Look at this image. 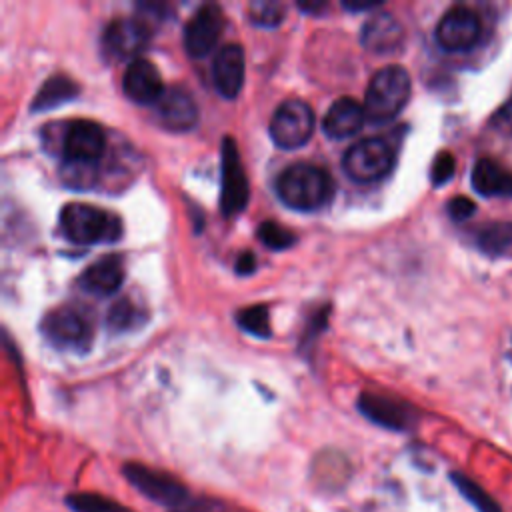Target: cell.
Segmentation results:
<instances>
[{
    "instance_id": "6da1fadb",
    "label": "cell",
    "mask_w": 512,
    "mask_h": 512,
    "mask_svg": "<svg viewBox=\"0 0 512 512\" xmlns=\"http://www.w3.org/2000/svg\"><path fill=\"white\" fill-rule=\"evenodd\" d=\"M334 192L330 174L316 164H292L276 180L278 198L294 210H318Z\"/></svg>"
},
{
    "instance_id": "7a4b0ae2",
    "label": "cell",
    "mask_w": 512,
    "mask_h": 512,
    "mask_svg": "<svg viewBox=\"0 0 512 512\" xmlns=\"http://www.w3.org/2000/svg\"><path fill=\"white\" fill-rule=\"evenodd\" d=\"M410 74L396 64L384 66L374 72L368 82L364 110L366 118L374 124H384L398 116L410 98Z\"/></svg>"
},
{
    "instance_id": "3957f363",
    "label": "cell",
    "mask_w": 512,
    "mask_h": 512,
    "mask_svg": "<svg viewBox=\"0 0 512 512\" xmlns=\"http://www.w3.org/2000/svg\"><path fill=\"white\" fill-rule=\"evenodd\" d=\"M62 234L74 244L114 242L122 234V224L116 214L92 204L70 202L60 212Z\"/></svg>"
},
{
    "instance_id": "277c9868",
    "label": "cell",
    "mask_w": 512,
    "mask_h": 512,
    "mask_svg": "<svg viewBox=\"0 0 512 512\" xmlns=\"http://www.w3.org/2000/svg\"><path fill=\"white\" fill-rule=\"evenodd\" d=\"M42 332L56 348L72 352H86L94 338L90 320L78 308L68 304H62L44 316Z\"/></svg>"
},
{
    "instance_id": "5b68a950",
    "label": "cell",
    "mask_w": 512,
    "mask_h": 512,
    "mask_svg": "<svg viewBox=\"0 0 512 512\" xmlns=\"http://www.w3.org/2000/svg\"><path fill=\"white\" fill-rule=\"evenodd\" d=\"M394 166V150L384 138H364L350 146L342 158L344 172L356 182H376Z\"/></svg>"
},
{
    "instance_id": "8992f818",
    "label": "cell",
    "mask_w": 512,
    "mask_h": 512,
    "mask_svg": "<svg viewBox=\"0 0 512 512\" xmlns=\"http://www.w3.org/2000/svg\"><path fill=\"white\" fill-rule=\"evenodd\" d=\"M314 132L312 108L296 98L284 100L272 114L270 136L276 146L292 150L308 142Z\"/></svg>"
},
{
    "instance_id": "52a82bcc",
    "label": "cell",
    "mask_w": 512,
    "mask_h": 512,
    "mask_svg": "<svg viewBox=\"0 0 512 512\" xmlns=\"http://www.w3.org/2000/svg\"><path fill=\"white\" fill-rule=\"evenodd\" d=\"M250 188L240 154L230 136L222 140V190H220V208L224 216H234L242 212L248 204Z\"/></svg>"
},
{
    "instance_id": "ba28073f",
    "label": "cell",
    "mask_w": 512,
    "mask_h": 512,
    "mask_svg": "<svg viewBox=\"0 0 512 512\" xmlns=\"http://www.w3.org/2000/svg\"><path fill=\"white\" fill-rule=\"evenodd\" d=\"M482 34L480 18L468 6H452L444 12L436 26V42L448 52H464L472 48Z\"/></svg>"
},
{
    "instance_id": "9c48e42d",
    "label": "cell",
    "mask_w": 512,
    "mask_h": 512,
    "mask_svg": "<svg viewBox=\"0 0 512 512\" xmlns=\"http://www.w3.org/2000/svg\"><path fill=\"white\" fill-rule=\"evenodd\" d=\"M60 150L64 162L96 164L106 150V134L92 120H74L66 124Z\"/></svg>"
},
{
    "instance_id": "30bf717a",
    "label": "cell",
    "mask_w": 512,
    "mask_h": 512,
    "mask_svg": "<svg viewBox=\"0 0 512 512\" xmlns=\"http://www.w3.org/2000/svg\"><path fill=\"white\" fill-rule=\"evenodd\" d=\"M124 476L150 500L164 504V506H172L178 508L188 500V492L186 488L172 478L166 472H158L152 470L144 464H126L124 466Z\"/></svg>"
},
{
    "instance_id": "8fae6325",
    "label": "cell",
    "mask_w": 512,
    "mask_h": 512,
    "mask_svg": "<svg viewBox=\"0 0 512 512\" xmlns=\"http://www.w3.org/2000/svg\"><path fill=\"white\" fill-rule=\"evenodd\" d=\"M148 38L150 28L142 18H116L106 26L102 46L110 58L132 62L146 48Z\"/></svg>"
},
{
    "instance_id": "7c38bea8",
    "label": "cell",
    "mask_w": 512,
    "mask_h": 512,
    "mask_svg": "<svg viewBox=\"0 0 512 512\" xmlns=\"http://www.w3.org/2000/svg\"><path fill=\"white\" fill-rule=\"evenodd\" d=\"M224 28V14L218 4L200 6L184 26V48L190 56L202 58L218 44Z\"/></svg>"
},
{
    "instance_id": "4fadbf2b",
    "label": "cell",
    "mask_w": 512,
    "mask_h": 512,
    "mask_svg": "<svg viewBox=\"0 0 512 512\" xmlns=\"http://www.w3.org/2000/svg\"><path fill=\"white\" fill-rule=\"evenodd\" d=\"M122 90L136 104H156L166 88L156 66L150 60L136 58L122 76Z\"/></svg>"
},
{
    "instance_id": "5bb4252c",
    "label": "cell",
    "mask_w": 512,
    "mask_h": 512,
    "mask_svg": "<svg viewBox=\"0 0 512 512\" xmlns=\"http://www.w3.org/2000/svg\"><path fill=\"white\" fill-rule=\"evenodd\" d=\"M158 120L164 128L184 132L198 120V108L192 94L182 86H168L160 100L154 104Z\"/></svg>"
},
{
    "instance_id": "9a60e30c",
    "label": "cell",
    "mask_w": 512,
    "mask_h": 512,
    "mask_svg": "<svg viewBox=\"0 0 512 512\" xmlns=\"http://www.w3.org/2000/svg\"><path fill=\"white\" fill-rule=\"evenodd\" d=\"M244 50L240 44H224L212 62V80L220 96L236 98L244 86Z\"/></svg>"
},
{
    "instance_id": "2e32d148",
    "label": "cell",
    "mask_w": 512,
    "mask_h": 512,
    "mask_svg": "<svg viewBox=\"0 0 512 512\" xmlns=\"http://www.w3.org/2000/svg\"><path fill=\"white\" fill-rule=\"evenodd\" d=\"M402 40H404V30L390 12L372 14L362 24V30H360L362 46L376 54H388L398 50Z\"/></svg>"
},
{
    "instance_id": "e0dca14e",
    "label": "cell",
    "mask_w": 512,
    "mask_h": 512,
    "mask_svg": "<svg viewBox=\"0 0 512 512\" xmlns=\"http://www.w3.org/2000/svg\"><path fill=\"white\" fill-rule=\"evenodd\" d=\"M366 120L364 104L356 102L354 98L342 96L330 104L322 118V130L330 138H348L356 134Z\"/></svg>"
},
{
    "instance_id": "ac0fdd59",
    "label": "cell",
    "mask_w": 512,
    "mask_h": 512,
    "mask_svg": "<svg viewBox=\"0 0 512 512\" xmlns=\"http://www.w3.org/2000/svg\"><path fill=\"white\" fill-rule=\"evenodd\" d=\"M358 408L368 420L390 430H406L412 422V414L404 404L372 392H364L360 396Z\"/></svg>"
},
{
    "instance_id": "d6986e66",
    "label": "cell",
    "mask_w": 512,
    "mask_h": 512,
    "mask_svg": "<svg viewBox=\"0 0 512 512\" xmlns=\"http://www.w3.org/2000/svg\"><path fill=\"white\" fill-rule=\"evenodd\" d=\"M122 280H124L122 260L116 254H108L84 270L80 278V286L94 296H110L120 288Z\"/></svg>"
},
{
    "instance_id": "ffe728a7",
    "label": "cell",
    "mask_w": 512,
    "mask_h": 512,
    "mask_svg": "<svg viewBox=\"0 0 512 512\" xmlns=\"http://www.w3.org/2000/svg\"><path fill=\"white\" fill-rule=\"evenodd\" d=\"M470 180H472V188L480 196H496V194L512 192V178L496 160H490V158L476 160Z\"/></svg>"
},
{
    "instance_id": "44dd1931",
    "label": "cell",
    "mask_w": 512,
    "mask_h": 512,
    "mask_svg": "<svg viewBox=\"0 0 512 512\" xmlns=\"http://www.w3.org/2000/svg\"><path fill=\"white\" fill-rule=\"evenodd\" d=\"M76 94H78V86L68 76H50L48 80H44V84L36 92L30 108L34 112L50 110L72 100Z\"/></svg>"
},
{
    "instance_id": "7402d4cb",
    "label": "cell",
    "mask_w": 512,
    "mask_h": 512,
    "mask_svg": "<svg viewBox=\"0 0 512 512\" xmlns=\"http://www.w3.org/2000/svg\"><path fill=\"white\" fill-rule=\"evenodd\" d=\"M478 248L490 256L504 254L512 248V222H492L476 236Z\"/></svg>"
},
{
    "instance_id": "603a6c76",
    "label": "cell",
    "mask_w": 512,
    "mask_h": 512,
    "mask_svg": "<svg viewBox=\"0 0 512 512\" xmlns=\"http://www.w3.org/2000/svg\"><path fill=\"white\" fill-rule=\"evenodd\" d=\"M66 504L72 512H132L130 508L122 506L116 500L104 498L100 494H86V492L70 494L66 498Z\"/></svg>"
},
{
    "instance_id": "cb8c5ba5",
    "label": "cell",
    "mask_w": 512,
    "mask_h": 512,
    "mask_svg": "<svg viewBox=\"0 0 512 512\" xmlns=\"http://www.w3.org/2000/svg\"><path fill=\"white\" fill-rule=\"evenodd\" d=\"M452 482L460 490V494L478 510V512H502L500 506L492 500L488 492H484L476 482L466 478L464 474H452Z\"/></svg>"
},
{
    "instance_id": "d4e9b609",
    "label": "cell",
    "mask_w": 512,
    "mask_h": 512,
    "mask_svg": "<svg viewBox=\"0 0 512 512\" xmlns=\"http://www.w3.org/2000/svg\"><path fill=\"white\" fill-rule=\"evenodd\" d=\"M284 4L282 2H268V0H256L250 4L248 14L250 20L264 28H274L284 20Z\"/></svg>"
},
{
    "instance_id": "484cf974",
    "label": "cell",
    "mask_w": 512,
    "mask_h": 512,
    "mask_svg": "<svg viewBox=\"0 0 512 512\" xmlns=\"http://www.w3.org/2000/svg\"><path fill=\"white\" fill-rule=\"evenodd\" d=\"M238 324L242 326V330L266 338L270 336V320H268V308L266 306H248L242 312H238Z\"/></svg>"
},
{
    "instance_id": "4316f807",
    "label": "cell",
    "mask_w": 512,
    "mask_h": 512,
    "mask_svg": "<svg viewBox=\"0 0 512 512\" xmlns=\"http://www.w3.org/2000/svg\"><path fill=\"white\" fill-rule=\"evenodd\" d=\"M138 322V310L128 298L114 302L106 314V324L114 332H124Z\"/></svg>"
},
{
    "instance_id": "83f0119b",
    "label": "cell",
    "mask_w": 512,
    "mask_h": 512,
    "mask_svg": "<svg viewBox=\"0 0 512 512\" xmlns=\"http://www.w3.org/2000/svg\"><path fill=\"white\" fill-rule=\"evenodd\" d=\"M62 180L78 190L90 188L96 182V164H80V162H64L62 164Z\"/></svg>"
},
{
    "instance_id": "f1b7e54d",
    "label": "cell",
    "mask_w": 512,
    "mask_h": 512,
    "mask_svg": "<svg viewBox=\"0 0 512 512\" xmlns=\"http://www.w3.org/2000/svg\"><path fill=\"white\" fill-rule=\"evenodd\" d=\"M258 238L260 242L270 248V250H286L288 246L294 244V234L286 228H282L278 222H262L258 228Z\"/></svg>"
},
{
    "instance_id": "f546056e",
    "label": "cell",
    "mask_w": 512,
    "mask_h": 512,
    "mask_svg": "<svg viewBox=\"0 0 512 512\" xmlns=\"http://www.w3.org/2000/svg\"><path fill=\"white\" fill-rule=\"evenodd\" d=\"M456 170V160L450 152H440L436 158H434V164H432V170H430V178L434 182V186H442L446 184L452 174Z\"/></svg>"
},
{
    "instance_id": "4dcf8cb0",
    "label": "cell",
    "mask_w": 512,
    "mask_h": 512,
    "mask_svg": "<svg viewBox=\"0 0 512 512\" xmlns=\"http://www.w3.org/2000/svg\"><path fill=\"white\" fill-rule=\"evenodd\" d=\"M474 212H476V204H474L468 196H454V198L448 202V214H450V218L456 220V222L468 220Z\"/></svg>"
},
{
    "instance_id": "1f68e13d",
    "label": "cell",
    "mask_w": 512,
    "mask_h": 512,
    "mask_svg": "<svg viewBox=\"0 0 512 512\" xmlns=\"http://www.w3.org/2000/svg\"><path fill=\"white\" fill-rule=\"evenodd\" d=\"M254 268H256V258H254V254L250 250H244L242 254H238L236 264H234V270L238 274H250Z\"/></svg>"
},
{
    "instance_id": "d6a6232c",
    "label": "cell",
    "mask_w": 512,
    "mask_h": 512,
    "mask_svg": "<svg viewBox=\"0 0 512 512\" xmlns=\"http://www.w3.org/2000/svg\"><path fill=\"white\" fill-rule=\"evenodd\" d=\"M172 512H212V508L206 502H184L182 506L174 508Z\"/></svg>"
},
{
    "instance_id": "836d02e7",
    "label": "cell",
    "mask_w": 512,
    "mask_h": 512,
    "mask_svg": "<svg viewBox=\"0 0 512 512\" xmlns=\"http://www.w3.org/2000/svg\"><path fill=\"white\" fill-rule=\"evenodd\" d=\"M298 8H300L302 12H314V14H318V12H322V10L326 8V4H324V2H298Z\"/></svg>"
},
{
    "instance_id": "e575fe53",
    "label": "cell",
    "mask_w": 512,
    "mask_h": 512,
    "mask_svg": "<svg viewBox=\"0 0 512 512\" xmlns=\"http://www.w3.org/2000/svg\"><path fill=\"white\" fill-rule=\"evenodd\" d=\"M346 10H352V12H358V10H372V8H376L378 4L376 2H364V4H342Z\"/></svg>"
},
{
    "instance_id": "d590c367",
    "label": "cell",
    "mask_w": 512,
    "mask_h": 512,
    "mask_svg": "<svg viewBox=\"0 0 512 512\" xmlns=\"http://www.w3.org/2000/svg\"><path fill=\"white\" fill-rule=\"evenodd\" d=\"M510 102H512V98H510Z\"/></svg>"
}]
</instances>
